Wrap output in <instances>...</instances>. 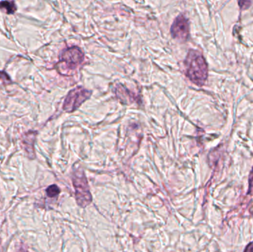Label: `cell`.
I'll return each instance as SVG.
<instances>
[{
    "instance_id": "cell-10",
    "label": "cell",
    "mask_w": 253,
    "mask_h": 252,
    "mask_svg": "<svg viewBox=\"0 0 253 252\" xmlns=\"http://www.w3.org/2000/svg\"><path fill=\"white\" fill-rule=\"evenodd\" d=\"M251 3L252 2L249 1H239V6H240L241 9H242V10H246V9H248V7L251 6Z\"/></svg>"
},
{
    "instance_id": "cell-11",
    "label": "cell",
    "mask_w": 253,
    "mask_h": 252,
    "mask_svg": "<svg viewBox=\"0 0 253 252\" xmlns=\"http://www.w3.org/2000/svg\"><path fill=\"white\" fill-rule=\"evenodd\" d=\"M244 252H253V242L250 243L246 248H245Z\"/></svg>"
},
{
    "instance_id": "cell-7",
    "label": "cell",
    "mask_w": 253,
    "mask_h": 252,
    "mask_svg": "<svg viewBox=\"0 0 253 252\" xmlns=\"http://www.w3.org/2000/svg\"><path fill=\"white\" fill-rule=\"evenodd\" d=\"M60 193V189L56 185H51L46 189V194L49 198H54Z\"/></svg>"
},
{
    "instance_id": "cell-9",
    "label": "cell",
    "mask_w": 253,
    "mask_h": 252,
    "mask_svg": "<svg viewBox=\"0 0 253 252\" xmlns=\"http://www.w3.org/2000/svg\"><path fill=\"white\" fill-rule=\"evenodd\" d=\"M248 194L253 195V168L249 176V189H248Z\"/></svg>"
},
{
    "instance_id": "cell-4",
    "label": "cell",
    "mask_w": 253,
    "mask_h": 252,
    "mask_svg": "<svg viewBox=\"0 0 253 252\" xmlns=\"http://www.w3.org/2000/svg\"><path fill=\"white\" fill-rule=\"evenodd\" d=\"M60 62L65 63L68 68L74 69L84 60V53L78 47H72L65 49L59 56Z\"/></svg>"
},
{
    "instance_id": "cell-3",
    "label": "cell",
    "mask_w": 253,
    "mask_h": 252,
    "mask_svg": "<svg viewBox=\"0 0 253 252\" xmlns=\"http://www.w3.org/2000/svg\"><path fill=\"white\" fill-rule=\"evenodd\" d=\"M91 96V92L86 90L84 87H79L71 90L63 105V109L65 112H72L78 109L87 99Z\"/></svg>"
},
{
    "instance_id": "cell-8",
    "label": "cell",
    "mask_w": 253,
    "mask_h": 252,
    "mask_svg": "<svg viewBox=\"0 0 253 252\" xmlns=\"http://www.w3.org/2000/svg\"><path fill=\"white\" fill-rule=\"evenodd\" d=\"M0 79L2 80L4 82L7 83V84L11 81L10 77L7 75V72H4V71H0Z\"/></svg>"
},
{
    "instance_id": "cell-1",
    "label": "cell",
    "mask_w": 253,
    "mask_h": 252,
    "mask_svg": "<svg viewBox=\"0 0 253 252\" xmlns=\"http://www.w3.org/2000/svg\"><path fill=\"white\" fill-rule=\"evenodd\" d=\"M186 75L192 82L202 86L208 76V68L203 55L196 50H190L185 62Z\"/></svg>"
},
{
    "instance_id": "cell-5",
    "label": "cell",
    "mask_w": 253,
    "mask_h": 252,
    "mask_svg": "<svg viewBox=\"0 0 253 252\" xmlns=\"http://www.w3.org/2000/svg\"><path fill=\"white\" fill-rule=\"evenodd\" d=\"M172 38L178 41H187L190 35V27L187 18L183 15H179L175 18L170 28Z\"/></svg>"
},
{
    "instance_id": "cell-6",
    "label": "cell",
    "mask_w": 253,
    "mask_h": 252,
    "mask_svg": "<svg viewBox=\"0 0 253 252\" xmlns=\"http://www.w3.org/2000/svg\"><path fill=\"white\" fill-rule=\"evenodd\" d=\"M0 9L7 14H13L17 10L14 1H0Z\"/></svg>"
},
{
    "instance_id": "cell-2",
    "label": "cell",
    "mask_w": 253,
    "mask_h": 252,
    "mask_svg": "<svg viewBox=\"0 0 253 252\" xmlns=\"http://www.w3.org/2000/svg\"><path fill=\"white\" fill-rule=\"evenodd\" d=\"M73 184L75 189L77 204L82 208H85L92 202V195L88 183L83 170H78L73 176Z\"/></svg>"
}]
</instances>
